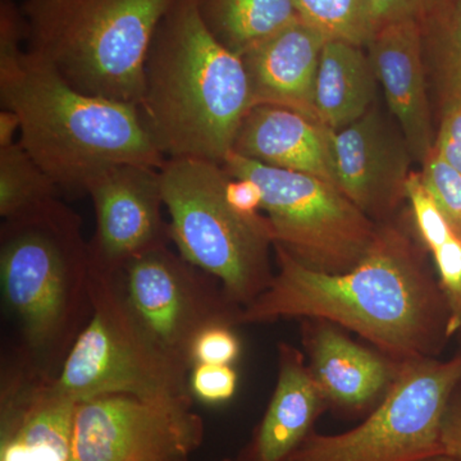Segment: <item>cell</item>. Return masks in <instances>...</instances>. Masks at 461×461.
<instances>
[{
    "label": "cell",
    "mask_w": 461,
    "mask_h": 461,
    "mask_svg": "<svg viewBox=\"0 0 461 461\" xmlns=\"http://www.w3.org/2000/svg\"><path fill=\"white\" fill-rule=\"evenodd\" d=\"M277 271L268 288L245 306L242 324L323 320L348 330L396 362L438 357L453 339L451 311L427 249L393 220L362 262L330 275L297 262L273 245Z\"/></svg>",
    "instance_id": "cell-1"
},
{
    "label": "cell",
    "mask_w": 461,
    "mask_h": 461,
    "mask_svg": "<svg viewBox=\"0 0 461 461\" xmlns=\"http://www.w3.org/2000/svg\"><path fill=\"white\" fill-rule=\"evenodd\" d=\"M253 107L242 58L212 35L198 0H176L151 41L139 105L160 153L222 166Z\"/></svg>",
    "instance_id": "cell-2"
},
{
    "label": "cell",
    "mask_w": 461,
    "mask_h": 461,
    "mask_svg": "<svg viewBox=\"0 0 461 461\" xmlns=\"http://www.w3.org/2000/svg\"><path fill=\"white\" fill-rule=\"evenodd\" d=\"M0 102L20 117V142L67 194L121 165L160 168L166 158L138 105L90 95L30 51L0 60Z\"/></svg>",
    "instance_id": "cell-3"
},
{
    "label": "cell",
    "mask_w": 461,
    "mask_h": 461,
    "mask_svg": "<svg viewBox=\"0 0 461 461\" xmlns=\"http://www.w3.org/2000/svg\"><path fill=\"white\" fill-rule=\"evenodd\" d=\"M89 242L63 200L41 213L3 221L0 286L18 333L16 350L56 378L93 312Z\"/></svg>",
    "instance_id": "cell-4"
},
{
    "label": "cell",
    "mask_w": 461,
    "mask_h": 461,
    "mask_svg": "<svg viewBox=\"0 0 461 461\" xmlns=\"http://www.w3.org/2000/svg\"><path fill=\"white\" fill-rule=\"evenodd\" d=\"M176 0H23L25 50L78 91L140 105L145 63Z\"/></svg>",
    "instance_id": "cell-5"
},
{
    "label": "cell",
    "mask_w": 461,
    "mask_h": 461,
    "mask_svg": "<svg viewBox=\"0 0 461 461\" xmlns=\"http://www.w3.org/2000/svg\"><path fill=\"white\" fill-rule=\"evenodd\" d=\"M169 232L185 260L217 278L242 308L268 288L275 272L273 238L263 215L247 218L226 199L230 175L199 159H167L160 167Z\"/></svg>",
    "instance_id": "cell-6"
},
{
    "label": "cell",
    "mask_w": 461,
    "mask_h": 461,
    "mask_svg": "<svg viewBox=\"0 0 461 461\" xmlns=\"http://www.w3.org/2000/svg\"><path fill=\"white\" fill-rule=\"evenodd\" d=\"M93 312L56 384L76 402L107 395L165 399L191 395V368L163 350L124 299L118 273L91 267Z\"/></svg>",
    "instance_id": "cell-7"
},
{
    "label": "cell",
    "mask_w": 461,
    "mask_h": 461,
    "mask_svg": "<svg viewBox=\"0 0 461 461\" xmlns=\"http://www.w3.org/2000/svg\"><path fill=\"white\" fill-rule=\"evenodd\" d=\"M222 167L230 177L256 182L273 245H280L308 268L330 275L348 272L371 249L377 223L330 182L236 153H230Z\"/></svg>",
    "instance_id": "cell-8"
},
{
    "label": "cell",
    "mask_w": 461,
    "mask_h": 461,
    "mask_svg": "<svg viewBox=\"0 0 461 461\" xmlns=\"http://www.w3.org/2000/svg\"><path fill=\"white\" fill-rule=\"evenodd\" d=\"M460 382V355L402 362L363 423L338 435L313 430L286 461H420L444 453L442 418Z\"/></svg>",
    "instance_id": "cell-9"
},
{
    "label": "cell",
    "mask_w": 461,
    "mask_h": 461,
    "mask_svg": "<svg viewBox=\"0 0 461 461\" xmlns=\"http://www.w3.org/2000/svg\"><path fill=\"white\" fill-rule=\"evenodd\" d=\"M124 299L163 350L191 366V348L212 326H242L244 308L221 282L185 260L169 245L153 249L124 266Z\"/></svg>",
    "instance_id": "cell-10"
},
{
    "label": "cell",
    "mask_w": 461,
    "mask_h": 461,
    "mask_svg": "<svg viewBox=\"0 0 461 461\" xmlns=\"http://www.w3.org/2000/svg\"><path fill=\"white\" fill-rule=\"evenodd\" d=\"M191 395H107L76 406L71 461H190L204 441Z\"/></svg>",
    "instance_id": "cell-11"
},
{
    "label": "cell",
    "mask_w": 461,
    "mask_h": 461,
    "mask_svg": "<svg viewBox=\"0 0 461 461\" xmlns=\"http://www.w3.org/2000/svg\"><path fill=\"white\" fill-rule=\"evenodd\" d=\"M86 195L95 213V232L89 241L93 268L118 273L135 258L172 242L163 218L159 168L115 166L90 182Z\"/></svg>",
    "instance_id": "cell-12"
},
{
    "label": "cell",
    "mask_w": 461,
    "mask_h": 461,
    "mask_svg": "<svg viewBox=\"0 0 461 461\" xmlns=\"http://www.w3.org/2000/svg\"><path fill=\"white\" fill-rule=\"evenodd\" d=\"M77 402L17 351L2 360L0 461H71Z\"/></svg>",
    "instance_id": "cell-13"
},
{
    "label": "cell",
    "mask_w": 461,
    "mask_h": 461,
    "mask_svg": "<svg viewBox=\"0 0 461 461\" xmlns=\"http://www.w3.org/2000/svg\"><path fill=\"white\" fill-rule=\"evenodd\" d=\"M409 149L371 109L357 122L333 132L336 187L373 222L393 220L406 198Z\"/></svg>",
    "instance_id": "cell-14"
},
{
    "label": "cell",
    "mask_w": 461,
    "mask_h": 461,
    "mask_svg": "<svg viewBox=\"0 0 461 461\" xmlns=\"http://www.w3.org/2000/svg\"><path fill=\"white\" fill-rule=\"evenodd\" d=\"M302 332L309 368L329 409L368 415L386 395L402 362L357 344L329 321L304 320Z\"/></svg>",
    "instance_id": "cell-15"
},
{
    "label": "cell",
    "mask_w": 461,
    "mask_h": 461,
    "mask_svg": "<svg viewBox=\"0 0 461 461\" xmlns=\"http://www.w3.org/2000/svg\"><path fill=\"white\" fill-rule=\"evenodd\" d=\"M368 48L375 77L402 126L409 153L424 162L435 140L424 80L420 23L402 21L381 27Z\"/></svg>",
    "instance_id": "cell-16"
},
{
    "label": "cell",
    "mask_w": 461,
    "mask_h": 461,
    "mask_svg": "<svg viewBox=\"0 0 461 461\" xmlns=\"http://www.w3.org/2000/svg\"><path fill=\"white\" fill-rule=\"evenodd\" d=\"M327 41L323 33L299 20L242 54L254 107L277 105L318 121L315 78Z\"/></svg>",
    "instance_id": "cell-17"
},
{
    "label": "cell",
    "mask_w": 461,
    "mask_h": 461,
    "mask_svg": "<svg viewBox=\"0 0 461 461\" xmlns=\"http://www.w3.org/2000/svg\"><path fill=\"white\" fill-rule=\"evenodd\" d=\"M332 130L305 114L259 104L240 126L232 153L275 168L309 173L335 185Z\"/></svg>",
    "instance_id": "cell-18"
},
{
    "label": "cell",
    "mask_w": 461,
    "mask_h": 461,
    "mask_svg": "<svg viewBox=\"0 0 461 461\" xmlns=\"http://www.w3.org/2000/svg\"><path fill=\"white\" fill-rule=\"evenodd\" d=\"M278 377L262 420L241 451L256 461H286L329 409L304 353L280 342Z\"/></svg>",
    "instance_id": "cell-19"
},
{
    "label": "cell",
    "mask_w": 461,
    "mask_h": 461,
    "mask_svg": "<svg viewBox=\"0 0 461 461\" xmlns=\"http://www.w3.org/2000/svg\"><path fill=\"white\" fill-rule=\"evenodd\" d=\"M371 59L362 47L329 41L321 50L314 86L318 122L338 132L371 111L375 96Z\"/></svg>",
    "instance_id": "cell-20"
},
{
    "label": "cell",
    "mask_w": 461,
    "mask_h": 461,
    "mask_svg": "<svg viewBox=\"0 0 461 461\" xmlns=\"http://www.w3.org/2000/svg\"><path fill=\"white\" fill-rule=\"evenodd\" d=\"M198 7L212 35L240 57L302 20L294 0H198Z\"/></svg>",
    "instance_id": "cell-21"
},
{
    "label": "cell",
    "mask_w": 461,
    "mask_h": 461,
    "mask_svg": "<svg viewBox=\"0 0 461 461\" xmlns=\"http://www.w3.org/2000/svg\"><path fill=\"white\" fill-rule=\"evenodd\" d=\"M62 190L20 140L0 148V217L20 220L62 200Z\"/></svg>",
    "instance_id": "cell-22"
},
{
    "label": "cell",
    "mask_w": 461,
    "mask_h": 461,
    "mask_svg": "<svg viewBox=\"0 0 461 461\" xmlns=\"http://www.w3.org/2000/svg\"><path fill=\"white\" fill-rule=\"evenodd\" d=\"M299 16L329 41L368 47L377 32L372 0H294Z\"/></svg>",
    "instance_id": "cell-23"
},
{
    "label": "cell",
    "mask_w": 461,
    "mask_h": 461,
    "mask_svg": "<svg viewBox=\"0 0 461 461\" xmlns=\"http://www.w3.org/2000/svg\"><path fill=\"white\" fill-rule=\"evenodd\" d=\"M436 12L441 27L439 68L445 111H461V0H444Z\"/></svg>",
    "instance_id": "cell-24"
},
{
    "label": "cell",
    "mask_w": 461,
    "mask_h": 461,
    "mask_svg": "<svg viewBox=\"0 0 461 461\" xmlns=\"http://www.w3.org/2000/svg\"><path fill=\"white\" fill-rule=\"evenodd\" d=\"M420 177L455 236L461 240V173L432 150L424 160Z\"/></svg>",
    "instance_id": "cell-25"
},
{
    "label": "cell",
    "mask_w": 461,
    "mask_h": 461,
    "mask_svg": "<svg viewBox=\"0 0 461 461\" xmlns=\"http://www.w3.org/2000/svg\"><path fill=\"white\" fill-rule=\"evenodd\" d=\"M406 198L411 202L415 227L424 247L432 251L455 235L447 221L439 212L435 200L424 186L420 173L409 175L405 185Z\"/></svg>",
    "instance_id": "cell-26"
},
{
    "label": "cell",
    "mask_w": 461,
    "mask_h": 461,
    "mask_svg": "<svg viewBox=\"0 0 461 461\" xmlns=\"http://www.w3.org/2000/svg\"><path fill=\"white\" fill-rule=\"evenodd\" d=\"M238 382V372L233 366L195 364L189 375L190 393L194 400L206 405H220L235 396Z\"/></svg>",
    "instance_id": "cell-27"
},
{
    "label": "cell",
    "mask_w": 461,
    "mask_h": 461,
    "mask_svg": "<svg viewBox=\"0 0 461 461\" xmlns=\"http://www.w3.org/2000/svg\"><path fill=\"white\" fill-rule=\"evenodd\" d=\"M430 253L435 258L439 284L450 306L454 339L461 324V240L453 235Z\"/></svg>",
    "instance_id": "cell-28"
},
{
    "label": "cell",
    "mask_w": 461,
    "mask_h": 461,
    "mask_svg": "<svg viewBox=\"0 0 461 461\" xmlns=\"http://www.w3.org/2000/svg\"><path fill=\"white\" fill-rule=\"evenodd\" d=\"M240 354L241 341L236 335L235 327L212 326L200 332L194 341L191 366L200 363L233 366Z\"/></svg>",
    "instance_id": "cell-29"
},
{
    "label": "cell",
    "mask_w": 461,
    "mask_h": 461,
    "mask_svg": "<svg viewBox=\"0 0 461 461\" xmlns=\"http://www.w3.org/2000/svg\"><path fill=\"white\" fill-rule=\"evenodd\" d=\"M444 0H372L377 30L390 23L418 21L433 14Z\"/></svg>",
    "instance_id": "cell-30"
},
{
    "label": "cell",
    "mask_w": 461,
    "mask_h": 461,
    "mask_svg": "<svg viewBox=\"0 0 461 461\" xmlns=\"http://www.w3.org/2000/svg\"><path fill=\"white\" fill-rule=\"evenodd\" d=\"M433 150L461 173V111L444 112Z\"/></svg>",
    "instance_id": "cell-31"
},
{
    "label": "cell",
    "mask_w": 461,
    "mask_h": 461,
    "mask_svg": "<svg viewBox=\"0 0 461 461\" xmlns=\"http://www.w3.org/2000/svg\"><path fill=\"white\" fill-rule=\"evenodd\" d=\"M226 199L239 214L247 218H256L262 209L263 196L256 182L248 178L230 177L226 185Z\"/></svg>",
    "instance_id": "cell-32"
},
{
    "label": "cell",
    "mask_w": 461,
    "mask_h": 461,
    "mask_svg": "<svg viewBox=\"0 0 461 461\" xmlns=\"http://www.w3.org/2000/svg\"><path fill=\"white\" fill-rule=\"evenodd\" d=\"M441 446L444 453L461 459V382L446 406L441 424Z\"/></svg>",
    "instance_id": "cell-33"
},
{
    "label": "cell",
    "mask_w": 461,
    "mask_h": 461,
    "mask_svg": "<svg viewBox=\"0 0 461 461\" xmlns=\"http://www.w3.org/2000/svg\"><path fill=\"white\" fill-rule=\"evenodd\" d=\"M18 132H21L20 117L11 109L2 108V112H0V148L14 144Z\"/></svg>",
    "instance_id": "cell-34"
},
{
    "label": "cell",
    "mask_w": 461,
    "mask_h": 461,
    "mask_svg": "<svg viewBox=\"0 0 461 461\" xmlns=\"http://www.w3.org/2000/svg\"><path fill=\"white\" fill-rule=\"evenodd\" d=\"M420 461H461L460 457L453 456V455L439 453L432 455V456L424 457Z\"/></svg>",
    "instance_id": "cell-35"
},
{
    "label": "cell",
    "mask_w": 461,
    "mask_h": 461,
    "mask_svg": "<svg viewBox=\"0 0 461 461\" xmlns=\"http://www.w3.org/2000/svg\"><path fill=\"white\" fill-rule=\"evenodd\" d=\"M454 339L455 342H456V351H455V354L460 355L461 357V324L459 329L456 330V332H455Z\"/></svg>",
    "instance_id": "cell-36"
},
{
    "label": "cell",
    "mask_w": 461,
    "mask_h": 461,
    "mask_svg": "<svg viewBox=\"0 0 461 461\" xmlns=\"http://www.w3.org/2000/svg\"><path fill=\"white\" fill-rule=\"evenodd\" d=\"M221 461H256L253 459H250V457L247 456V455L240 453L238 456L233 457V459H224Z\"/></svg>",
    "instance_id": "cell-37"
}]
</instances>
